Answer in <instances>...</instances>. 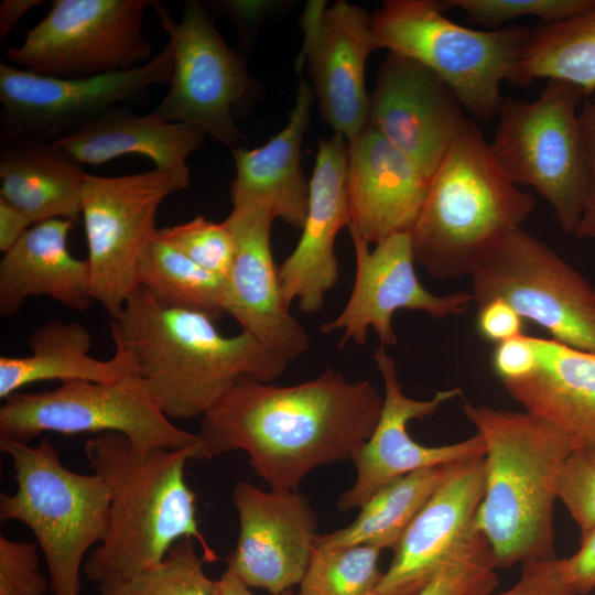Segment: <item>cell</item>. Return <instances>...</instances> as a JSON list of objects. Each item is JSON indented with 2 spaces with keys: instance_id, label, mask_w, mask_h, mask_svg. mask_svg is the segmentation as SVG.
Masks as SVG:
<instances>
[{
  "instance_id": "6da1fadb",
  "label": "cell",
  "mask_w": 595,
  "mask_h": 595,
  "mask_svg": "<svg viewBox=\"0 0 595 595\" xmlns=\"http://www.w3.org/2000/svg\"><path fill=\"white\" fill-rule=\"evenodd\" d=\"M382 403L370 380L350 382L332 368L293 386L246 375L202 416L193 459L245 451L270 489L298 490L312 469L353 461Z\"/></svg>"
},
{
  "instance_id": "7a4b0ae2",
  "label": "cell",
  "mask_w": 595,
  "mask_h": 595,
  "mask_svg": "<svg viewBox=\"0 0 595 595\" xmlns=\"http://www.w3.org/2000/svg\"><path fill=\"white\" fill-rule=\"evenodd\" d=\"M110 331L169 419L203 416L240 377L270 382L289 364L249 332L224 336L209 316L163 306L142 286L111 318Z\"/></svg>"
},
{
  "instance_id": "3957f363",
  "label": "cell",
  "mask_w": 595,
  "mask_h": 595,
  "mask_svg": "<svg viewBox=\"0 0 595 595\" xmlns=\"http://www.w3.org/2000/svg\"><path fill=\"white\" fill-rule=\"evenodd\" d=\"M195 447L141 445L112 432L85 443L89 467L110 499L106 536L83 566L90 581L101 584L151 569L184 538L199 543L206 562L218 559L199 531L196 495L185 480Z\"/></svg>"
},
{
  "instance_id": "277c9868",
  "label": "cell",
  "mask_w": 595,
  "mask_h": 595,
  "mask_svg": "<svg viewBox=\"0 0 595 595\" xmlns=\"http://www.w3.org/2000/svg\"><path fill=\"white\" fill-rule=\"evenodd\" d=\"M463 412L485 445V491L476 523L497 569L555 558L553 510L567 435L528 411L464 401Z\"/></svg>"
},
{
  "instance_id": "5b68a950",
  "label": "cell",
  "mask_w": 595,
  "mask_h": 595,
  "mask_svg": "<svg viewBox=\"0 0 595 595\" xmlns=\"http://www.w3.org/2000/svg\"><path fill=\"white\" fill-rule=\"evenodd\" d=\"M533 209V196L511 182L466 118L408 231L415 263L437 279L470 275Z\"/></svg>"
},
{
  "instance_id": "8992f818",
  "label": "cell",
  "mask_w": 595,
  "mask_h": 595,
  "mask_svg": "<svg viewBox=\"0 0 595 595\" xmlns=\"http://www.w3.org/2000/svg\"><path fill=\"white\" fill-rule=\"evenodd\" d=\"M442 1L387 0L371 15L378 48L409 57L437 75L473 120L497 118L504 82L530 83L520 69L526 25L476 30L448 19Z\"/></svg>"
},
{
  "instance_id": "52a82bcc",
  "label": "cell",
  "mask_w": 595,
  "mask_h": 595,
  "mask_svg": "<svg viewBox=\"0 0 595 595\" xmlns=\"http://www.w3.org/2000/svg\"><path fill=\"white\" fill-rule=\"evenodd\" d=\"M17 482L13 494H0L1 521L17 520L35 536L46 561L53 595H78L87 551L107 532L109 491L95 473L64 466L55 446H36L0 437Z\"/></svg>"
},
{
  "instance_id": "ba28073f",
  "label": "cell",
  "mask_w": 595,
  "mask_h": 595,
  "mask_svg": "<svg viewBox=\"0 0 595 595\" xmlns=\"http://www.w3.org/2000/svg\"><path fill=\"white\" fill-rule=\"evenodd\" d=\"M583 96L549 79L532 101L504 99L490 143L511 182L537 191L567 235L577 229L589 188L577 110Z\"/></svg>"
},
{
  "instance_id": "9c48e42d",
  "label": "cell",
  "mask_w": 595,
  "mask_h": 595,
  "mask_svg": "<svg viewBox=\"0 0 595 595\" xmlns=\"http://www.w3.org/2000/svg\"><path fill=\"white\" fill-rule=\"evenodd\" d=\"M152 8L169 36L173 71L166 95L149 113L196 126L231 150L238 148L247 137L236 113L259 91L244 57L228 46L199 1H186L178 21L159 1Z\"/></svg>"
},
{
  "instance_id": "30bf717a",
  "label": "cell",
  "mask_w": 595,
  "mask_h": 595,
  "mask_svg": "<svg viewBox=\"0 0 595 595\" xmlns=\"http://www.w3.org/2000/svg\"><path fill=\"white\" fill-rule=\"evenodd\" d=\"M44 432L119 433L148 446L186 448L198 435L171 422L138 374L115 382L68 381L54 390L14 392L0 408V437L29 443Z\"/></svg>"
},
{
  "instance_id": "8fae6325",
  "label": "cell",
  "mask_w": 595,
  "mask_h": 595,
  "mask_svg": "<svg viewBox=\"0 0 595 595\" xmlns=\"http://www.w3.org/2000/svg\"><path fill=\"white\" fill-rule=\"evenodd\" d=\"M469 277L477 307L502 299L552 339L595 354V286L523 227L510 231Z\"/></svg>"
},
{
  "instance_id": "7c38bea8",
  "label": "cell",
  "mask_w": 595,
  "mask_h": 595,
  "mask_svg": "<svg viewBox=\"0 0 595 595\" xmlns=\"http://www.w3.org/2000/svg\"><path fill=\"white\" fill-rule=\"evenodd\" d=\"M148 0H54L23 42L6 51L17 67L53 77L84 78L150 62L144 35Z\"/></svg>"
},
{
  "instance_id": "4fadbf2b",
  "label": "cell",
  "mask_w": 595,
  "mask_h": 595,
  "mask_svg": "<svg viewBox=\"0 0 595 595\" xmlns=\"http://www.w3.org/2000/svg\"><path fill=\"white\" fill-rule=\"evenodd\" d=\"M181 191L169 175L151 171L121 176L86 174L82 215L90 291L111 318L139 286V264L155 236L156 213Z\"/></svg>"
},
{
  "instance_id": "5bb4252c",
  "label": "cell",
  "mask_w": 595,
  "mask_h": 595,
  "mask_svg": "<svg viewBox=\"0 0 595 595\" xmlns=\"http://www.w3.org/2000/svg\"><path fill=\"white\" fill-rule=\"evenodd\" d=\"M172 71L167 43L140 67L95 77H53L1 62V140L52 142L111 108L139 99L152 86L169 84Z\"/></svg>"
},
{
  "instance_id": "9a60e30c",
  "label": "cell",
  "mask_w": 595,
  "mask_h": 595,
  "mask_svg": "<svg viewBox=\"0 0 595 595\" xmlns=\"http://www.w3.org/2000/svg\"><path fill=\"white\" fill-rule=\"evenodd\" d=\"M303 44L296 69L306 65L323 120L351 143L367 125L365 69L379 50L371 15L344 0H311L301 18Z\"/></svg>"
},
{
  "instance_id": "2e32d148",
  "label": "cell",
  "mask_w": 595,
  "mask_h": 595,
  "mask_svg": "<svg viewBox=\"0 0 595 595\" xmlns=\"http://www.w3.org/2000/svg\"><path fill=\"white\" fill-rule=\"evenodd\" d=\"M484 491V457L457 464L404 531L379 595H416L444 565L493 555L476 523Z\"/></svg>"
},
{
  "instance_id": "e0dca14e",
  "label": "cell",
  "mask_w": 595,
  "mask_h": 595,
  "mask_svg": "<svg viewBox=\"0 0 595 595\" xmlns=\"http://www.w3.org/2000/svg\"><path fill=\"white\" fill-rule=\"evenodd\" d=\"M348 229L356 260L353 291L343 311L320 327L323 334L344 332L338 348L349 342L365 344L369 328L377 334L381 346L397 344L392 317L399 310L444 318L461 315L474 303L470 291L436 295L421 284L408 231L393 234L369 250V245Z\"/></svg>"
},
{
  "instance_id": "ac0fdd59",
  "label": "cell",
  "mask_w": 595,
  "mask_h": 595,
  "mask_svg": "<svg viewBox=\"0 0 595 595\" xmlns=\"http://www.w3.org/2000/svg\"><path fill=\"white\" fill-rule=\"evenodd\" d=\"M232 504L239 536L226 570L249 588L271 594L300 585L317 536V513L307 496L299 490L266 491L244 480L232 490Z\"/></svg>"
},
{
  "instance_id": "d6986e66",
  "label": "cell",
  "mask_w": 595,
  "mask_h": 595,
  "mask_svg": "<svg viewBox=\"0 0 595 595\" xmlns=\"http://www.w3.org/2000/svg\"><path fill=\"white\" fill-rule=\"evenodd\" d=\"M374 360L383 381L382 409L372 434L351 461L356 479L338 498L337 508L342 512L360 508L379 488L402 475L485 455L484 441L477 432L472 437L442 446L421 445L408 434L409 421L432 415L443 403L462 394L459 387L437 391L429 400H415L403 393L396 363L385 346L376 349Z\"/></svg>"
},
{
  "instance_id": "ffe728a7",
  "label": "cell",
  "mask_w": 595,
  "mask_h": 595,
  "mask_svg": "<svg viewBox=\"0 0 595 595\" xmlns=\"http://www.w3.org/2000/svg\"><path fill=\"white\" fill-rule=\"evenodd\" d=\"M466 117L453 90L420 63L389 52L369 95L367 125L430 180Z\"/></svg>"
},
{
  "instance_id": "44dd1931",
  "label": "cell",
  "mask_w": 595,
  "mask_h": 595,
  "mask_svg": "<svg viewBox=\"0 0 595 595\" xmlns=\"http://www.w3.org/2000/svg\"><path fill=\"white\" fill-rule=\"evenodd\" d=\"M274 215L260 204L232 205L224 223L235 241V258L225 278L226 314L285 361L310 347L306 331L285 303L271 249Z\"/></svg>"
},
{
  "instance_id": "7402d4cb",
  "label": "cell",
  "mask_w": 595,
  "mask_h": 595,
  "mask_svg": "<svg viewBox=\"0 0 595 595\" xmlns=\"http://www.w3.org/2000/svg\"><path fill=\"white\" fill-rule=\"evenodd\" d=\"M348 143L339 133L321 139L310 182L302 234L293 251L279 267L282 295L290 306L315 314L339 275L335 238L350 224L347 193Z\"/></svg>"
},
{
  "instance_id": "603a6c76",
  "label": "cell",
  "mask_w": 595,
  "mask_h": 595,
  "mask_svg": "<svg viewBox=\"0 0 595 595\" xmlns=\"http://www.w3.org/2000/svg\"><path fill=\"white\" fill-rule=\"evenodd\" d=\"M430 180L370 126L348 144V228L368 245L409 231Z\"/></svg>"
},
{
  "instance_id": "cb8c5ba5",
  "label": "cell",
  "mask_w": 595,
  "mask_h": 595,
  "mask_svg": "<svg viewBox=\"0 0 595 595\" xmlns=\"http://www.w3.org/2000/svg\"><path fill=\"white\" fill-rule=\"evenodd\" d=\"M206 136L196 126L139 116L118 106L51 143L79 165H100L127 154L145 156L182 191L191 184L187 158Z\"/></svg>"
},
{
  "instance_id": "d4e9b609",
  "label": "cell",
  "mask_w": 595,
  "mask_h": 595,
  "mask_svg": "<svg viewBox=\"0 0 595 595\" xmlns=\"http://www.w3.org/2000/svg\"><path fill=\"white\" fill-rule=\"evenodd\" d=\"M314 91L301 77L288 123L259 148L231 150L236 176L231 203L260 204L275 218L302 229L305 221L310 182L301 167V145L310 123Z\"/></svg>"
},
{
  "instance_id": "484cf974",
  "label": "cell",
  "mask_w": 595,
  "mask_h": 595,
  "mask_svg": "<svg viewBox=\"0 0 595 595\" xmlns=\"http://www.w3.org/2000/svg\"><path fill=\"white\" fill-rule=\"evenodd\" d=\"M534 338L539 351L534 371L501 383L526 411L563 431L573 452L595 459V354Z\"/></svg>"
},
{
  "instance_id": "4316f807",
  "label": "cell",
  "mask_w": 595,
  "mask_h": 595,
  "mask_svg": "<svg viewBox=\"0 0 595 595\" xmlns=\"http://www.w3.org/2000/svg\"><path fill=\"white\" fill-rule=\"evenodd\" d=\"M72 219L32 225L0 261V315L17 314L30 296L45 295L74 311L94 301L87 259L68 249Z\"/></svg>"
},
{
  "instance_id": "83f0119b",
  "label": "cell",
  "mask_w": 595,
  "mask_h": 595,
  "mask_svg": "<svg viewBox=\"0 0 595 595\" xmlns=\"http://www.w3.org/2000/svg\"><path fill=\"white\" fill-rule=\"evenodd\" d=\"M31 355L0 357V398L39 381L115 382L138 374L130 353L115 345L107 360L89 355L91 337L79 322L48 321L37 326L28 339Z\"/></svg>"
},
{
  "instance_id": "f1b7e54d",
  "label": "cell",
  "mask_w": 595,
  "mask_h": 595,
  "mask_svg": "<svg viewBox=\"0 0 595 595\" xmlns=\"http://www.w3.org/2000/svg\"><path fill=\"white\" fill-rule=\"evenodd\" d=\"M86 174L51 142L15 138L1 143L0 198L24 213L33 225L77 218Z\"/></svg>"
},
{
  "instance_id": "f546056e",
  "label": "cell",
  "mask_w": 595,
  "mask_h": 595,
  "mask_svg": "<svg viewBox=\"0 0 595 595\" xmlns=\"http://www.w3.org/2000/svg\"><path fill=\"white\" fill-rule=\"evenodd\" d=\"M457 464L423 467L387 483L359 508L349 526L317 534L315 547L369 545L393 551L418 512Z\"/></svg>"
},
{
  "instance_id": "4dcf8cb0",
  "label": "cell",
  "mask_w": 595,
  "mask_h": 595,
  "mask_svg": "<svg viewBox=\"0 0 595 595\" xmlns=\"http://www.w3.org/2000/svg\"><path fill=\"white\" fill-rule=\"evenodd\" d=\"M520 69L531 84L555 79L595 93V3L584 12L555 23H540L527 39Z\"/></svg>"
},
{
  "instance_id": "1f68e13d",
  "label": "cell",
  "mask_w": 595,
  "mask_h": 595,
  "mask_svg": "<svg viewBox=\"0 0 595 595\" xmlns=\"http://www.w3.org/2000/svg\"><path fill=\"white\" fill-rule=\"evenodd\" d=\"M139 286L166 307L198 312L214 321L226 314L225 278L193 262L158 231L140 260Z\"/></svg>"
},
{
  "instance_id": "d6a6232c",
  "label": "cell",
  "mask_w": 595,
  "mask_h": 595,
  "mask_svg": "<svg viewBox=\"0 0 595 595\" xmlns=\"http://www.w3.org/2000/svg\"><path fill=\"white\" fill-rule=\"evenodd\" d=\"M204 562L195 540L184 538L155 566L99 584V595H218Z\"/></svg>"
},
{
  "instance_id": "836d02e7",
  "label": "cell",
  "mask_w": 595,
  "mask_h": 595,
  "mask_svg": "<svg viewBox=\"0 0 595 595\" xmlns=\"http://www.w3.org/2000/svg\"><path fill=\"white\" fill-rule=\"evenodd\" d=\"M380 552L369 545L315 547L299 595H379Z\"/></svg>"
},
{
  "instance_id": "e575fe53",
  "label": "cell",
  "mask_w": 595,
  "mask_h": 595,
  "mask_svg": "<svg viewBox=\"0 0 595 595\" xmlns=\"http://www.w3.org/2000/svg\"><path fill=\"white\" fill-rule=\"evenodd\" d=\"M158 234L205 270L224 278L229 273L235 258V241L224 221L214 223L198 215L190 221L160 228Z\"/></svg>"
},
{
  "instance_id": "d590c367",
  "label": "cell",
  "mask_w": 595,
  "mask_h": 595,
  "mask_svg": "<svg viewBox=\"0 0 595 595\" xmlns=\"http://www.w3.org/2000/svg\"><path fill=\"white\" fill-rule=\"evenodd\" d=\"M442 3L445 9H459L476 24L497 30L524 17L538 18L544 24L563 21L584 12L595 0H446Z\"/></svg>"
},
{
  "instance_id": "8d00e7d4",
  "label": "cell",
  "mask_w": 595,
  "mask_h": 595,
  "mask_svg": "<svg viewBox=\"0 0 595 595\" xmlns=\"http://www.w3.org/2000/svg\"><path fill=\"white\" fill-rule=\"evenodd\" d=\"M556 498L566 507L581 538L595 529V459L572 452L559 476Z\"/></svg>"
},
{
  "instance_id": "74e56055",
  "label": "cell",
  "mask_w": 595,
  "mask_h": 595,
  "mask_svg": "<svg viewBox=\"0 0 595 595\" xmlns=\"http://www.w3.org/2000/svg\"><path fill=\"white\" fill-rule=\"evenodd\" d=\"M494 556L467 558L444 565L416 595H490L498 586Z\"/></svg>"
},
{
  "instance_id": "f35d334b",
  "label": "cell",
  "mask_w": 595,
  "mask_h": 595,
  "mask_svg": "<svg viewBox=\"0 0 595 595\" xmlns=\"http://www.w3.org/2000/svg\"><path fill=\"white\" fill-rule=\"evenodd\" d=\"M51 582L39 572L34 543L0 537V595H45Z\"/></svg>"
},
{
  "instance_id": "ab89813d",
  "label": "cell",
  "mask_w": 595,
  "mask_h": 595,
  "mask_svg": "<svg viewBox=\"0 0 595 595\" xmlns=\"http://www.w3.org/2000/svg\"><path fill=\"white\" fill-rule=\"evenodd\" d=\"M497 595H578L571 584L563 559H549L522 564L519 580Z\"/></svg>"
},
{
  "instance_id": "60d3db41",
  "label": "cell",
  "mask_w": 595,
  "mask_h": 595,
  "mask_svg": "<svg viewBox=\"0 0 595 595\" xmlns=\"http://www.w3.org/2000/svg\"><path fill=\"white\" fill-rule=\"evenodd\" d=\"M539 361L536 338L521 334L497 344L491 367L501 382L522 379L534 371Z\"/></svg>"
},
{
  "instance_id": "b9f144b4",
  "label": "cell",
  "mask_w": 595,
  "mask_h": 595,
  "mask_svg": "<svg viewBox=\"0 0 595 595\" xmlns=\"http://www.w3.org/2000/svg\"><path fill=\"white\" fill-rule=\"evenodd\" d=\"M578 118L589 177V188L574 236L595 240V93L589 95L583 102Z\"/></svg>"
},
{
  "instance_id": "7bdbcfd3",
  "label": "cell",
  "mask_w": 595,
  "mask_h": 595,
  "mask_svg": "<svg viewBox=\"0 0 595 595\" xmlns=\"http://www.w3.org/2000/svg\"><path fill=\"white\" fill-rule=\"evenodd\" d=\"M476 327L483 338L497 345L523 334V318L505 300L493 299L477 307Z\"/></svg>"
},
{
  "instance_id": "ee69618b",
  "label": "cell",
  "mask_w": 595,
  "mask_h": 595,
  "mask_svg": "<svg viewBox=\"0 0 595 595\" xmlns=\"http://www.w3.org/2000/svg\"><path fill=\"white\" fill-rule=\"evenodd\" d=\"M564 569L577 594H585L595 587V529L581 538L580 549L563 559Z\"/></svg>"
},
{
  "instance_id": "f6af8a7d",
  "label": "cell",
  "mask_w": 595,
  "mask_h": 595,
  "mask_svg": "<svg viewBox=\"0 0 595 595\" xmlns=\"http://www.w3.org/2000/svg\"><path fill=\"white\" fill-rule=\"evenodd\" d=\"M214 6L232 21L245 42L252 36L271 7L267 1L237 0L216 1Z\"/></svg>"
},
{
  "instance_id": "bcb514c9",
  "label": "cell",
  "mask_w": 595,
  "mask_h": 595,
  "mask_svg": "<svg viewBox=\"0 0 595 595\" xmlns=\"http://www.w3.org/2000/svg\"><path fill=\"white\" fill-rule=\"evenodd\" d=\"M30 218L20 209L0 198V250H10L32 226Z\"/></svg>"
},
{
  "instance_id": "7dc6e473",
  "label": "cell",
  "mask_w": 595,
  "mask_h": 595,
  "mask_svg": "<svg viewBox=\"0 0 595 595\" xmlns=\"http://www.w3.org/2000/svg\"><path fill=\"white\" fill-rule=\"evenodd\" d=\"M41 3L40 0H3L0 4V39L8 35L29 10Z\"/></svg>"
},
{
  "instance_id": "c3c4849f",
  "label": "cell",
  "mask_w": 595,
  "mask_h": 595,
  "mask_svg": "<svg viewBox=\"0 0 595 595\" xmlns=\"http://www.w3.org/2000/svg\"><path fill=\"white\" fill-rule=\"evenodd\" d=\"M216 588L218 595H255L249 591L248 586L228 570H225L221 576L216 581ZM272 595H299V593L295 594L289 589Z\"/></svg>"
}]
</instances>
